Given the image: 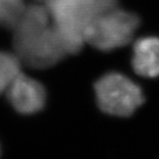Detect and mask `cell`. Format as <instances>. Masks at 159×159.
Returning <instances> with one entry per match:
<instances>
[{"label":"cell","mask_w":159,"mask_h":159,"mask_svg":"<svg viewBox=\"0 0 159 159\" xmlns=\"http://www.w3.org/2000/svg\"><path fill=\"white\" fill-rule=\"evenodd\" d=\"M50 16L47 6L34 5L24 8L14 25L16 56L31 67L52 66L68 53L60 32L49 24Z\"/></svg>","instance_id":"1"},{"label":"cell","mask_w":159,"mask_h":159,"mask_svg":"<svg viewBox=\"0 0 159 159\" xmlns=\"http://www.w3.org/2000/svg\"><path fill=\"white\" fill-rule=\"evenodd\" d=\"M138 25L137 16L115 6L89 22L84 32V39L94 48L108 52L129 43Z\"/></svg>","instance_id":"2"},{"label":"cell","mask_w":159,"mask_h":159,"mask_svg":"<svg viewBox=\"0 0 159 159\" xmlns=\"http://www.w3.org/2000/svg\"><path fill=\"white\" fill-rule=\"evenodd\" d=\"M99 107L107 114L129 117L144 102L142 89L124 74L110 72L94 84Z\"/></svg>","instance_id":"3"},{"label":"cell","mask_w":159,"mask_h":159,"mask_svg":"<svg viewBox=\"0 0 159 159\" xmlns=\"http://www.w3.org/2000/svg\"><path fill=\"white\" fill-rule=\"evenodd\" d=\"M7 97L15 110L21 114L40 111L46 103V90L36 80L19 74L7 89Z\"/></svg>","instance_id":"4"},{"label":"cell","mask_w":159,"mask_h":159,"mask_svg":"<svg viewBox=\"0 0 159 159\" xmlns=\"http://www.w3.org/2000/svg\"><path fill=\"white\" fill-rule=\"evenodd\" d=\"M131 62L134 71L142 77L159 76V38L147 37L136 40Z\"/></svg>","instance_id":"5"},{"label":"cell","mask_w":159,"mask_h":159,"mask_svg":"<svg viewBox=\"0 0 159 159\" xmlns=\"http://www.w3.org/2000/svg\"><path fill=\"white\" fill-rule=\"evenodd\" d=\"M20 74V60L16 55L0 51V94L7 89Z\"/></svg>","instance_id":"6"},{"label":"cell","mask_w":159,"mask_h":159,"mask_svg":"<svg viewBox=\"0 0 159 159\" xmlns=\"http://www.w3.org/2000/svg\"><path fill=\"white\" fill-rule=\"evenodd\" d=\"M39 1H47V0H39Z\"/></svg>","instance_id":"7"}]
</instances>
